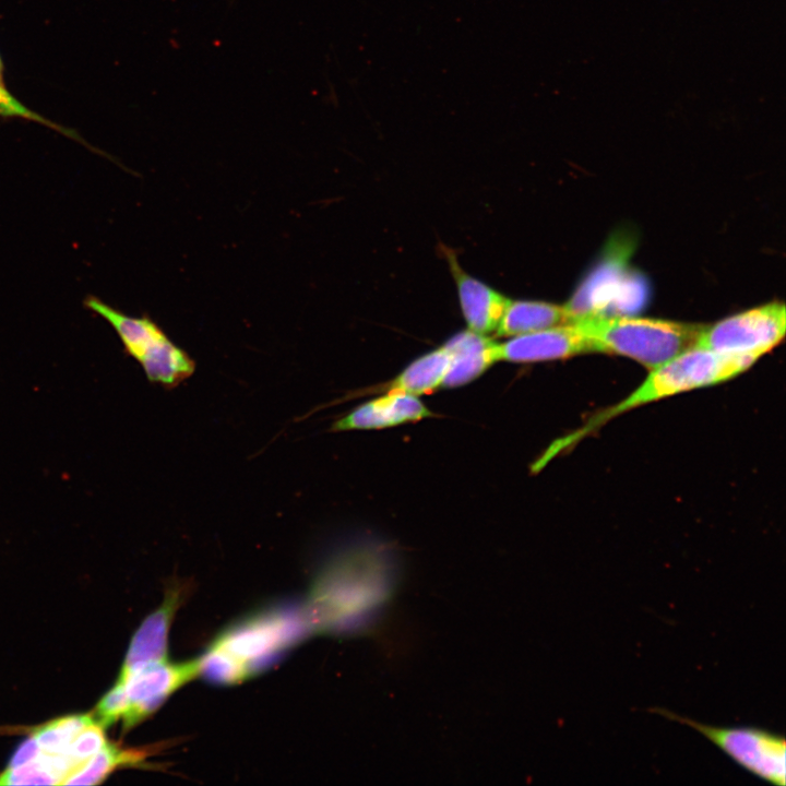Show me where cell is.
Listing matches in <instances>:
<instances>
[{"instance_id": "1", "label": "cell", "mask_w": 786, "mask_h": 786, "mask_svg": "<svg viewBox=\"0 0 786 786\" xmlns=\"http://www.w3.org/2000/svg\"><path fill=\"white\" fill-rule=\"evenodd\" d=\"M757 360L748 356L724 355L692 346L666 362L651 369L646 379L619 403L595 414L583 427L563 438L547 453L551 456L568 448L610 419L635 407L659 400L718 384L749 369Z\"/></svg>"}, {"instance_id": "2", "label": "cell", "mask_w": 786, "mask_h": 786, "mask_svg": "<svg viewBox=\"0 0 786 786\" xmlns=\"http://www.w3.org/2000/svg\"><path fill=\"white\" fill-rule=\"evenodd\" d=\"M587 336L595 353L629 357L653 369L695 346L704 324L587 313L573 321Z\"/></svg>"}, {"instance_id": "3", "label": "cell", "mask_w": 786, "mask_h": 786, "mask_svg": "<svg viewBox=\"0 0 786 786\" xmlns=\"http://www.w3.org/2000/svg\"><path fill=\"white\" fill-rule=\"evenodd\" d=\"M83 303L114 329L124 352L142 367L150 382L171 390L194 373L193 358L150 315H129L92 295Z\"/></svg>"}, {"instance_id": "4", "label": "cell", "mask_w": 786, "mask_h": 786, "mask_svg": "<svg viewBox=\"0 0 786 786\" xmlns=\"http://www.w3.org/2000/svg\"><path fill=\"white\" fill-rule=\"evenodd\" d=\"M311 628L295 611L269 610L235 623L213 642L236 658L251 677L297 643Z\"/></svg>"}, {"instance_id": "5", "label": "cell", "mask_w": 786, "mask_h": 786, "mask_svg": "<svg viewBox=\"0 0 786 786\" xmlns=\"http://www.w3.org/2000/svg\"><path fill=\"white\" fill-rule=\"evenodd\" d=\"M652 712L693 728L757 777L785 786L786 742L783 737L751 727H712L663 708H653Z\"/></svg>"}, {"instance_id": "6", "label": "cell", "mask_w": 786, "mask_h": 786, "mask_svg": "<svg viewBox=\"0 0 786 786\" xmlns=\"http://www.w3.org/2000/svg\"><path fill=\"white\" fill-rule=\"evenodd\" d=\"M785 332V306L774 301L706 325L696 345L758 360L783 341Z\"/></svg>"}, {"instance_id": "7", "label": "cell", "mask_w": 786, "mask_h": 786, "mask_svg": "<svg viewBox=\"0 0 786 786\" xmlns=\"http://www.w3.org/2000/svg\"><path fill=\"white\" fill-rule=\"evenodd\" d=\"M199 670V658L184 663H169L166 659L119 674L116 682L123 687L128 702L121 719L124 730L153 714L175 691L196 678Z\"/></svg>"}, {"instance_id": "8", "label": "cell", "mask_w": 786, "mask_h": 786, "mask_svg": "<svg viewBox=\"0 0 786 786\" xmlns=\"http://www.w3.org/2000/svg\"><path fill=\"white\" fill-rule=\"evenodd\" d=\"M595 353L591 340L575 322L509 337L499 343L500 361L538 362Z\"/></svg>"}, {"instance_id": "9", "label": "cell", "mask_w": 786, "mask_h": 786, "mask_svg": "<svg viewBox=\"0 0 786 786\" xmlns=\"http://www.w3.org/2000/svg\"><path fill=\"white\" fill-rule=\"evenodd\" d=\"M384 394L362 403L335 420L332 431L373 430L419 421L433 416L418 396L383 392Z\"/></svg>"}, {"instance_id": "10", "label": "cell", "mask_w": 786, "mask_h": 786, "mask_svg": "<svg viewBox=\"0 0 786 786\" xmlns=\"http://www.w3.org/2000/svg\"><path fill=\"white\" fill-rule=\"evenodd\" d=\"M183 595L182 585L174 584L167 590L162 605L144 619L134 633L120 674L167 659L169 629Z\"/></svg>"}, {"instance_id": "11", "label": "cell", "mask_w": 786, "mask_h": 786, "mask_svg": "<svg viewBox=\"0 0 786 786\" xmlns=\"http://www.w3.org/2000/svg\"><path fill=\"white\" fill-rule=\"evenodd\" d=\"M449 263L468 330L484 335L495 332L511 299L462 271L453 255Z\"/></svg>"}, {"instance_id": "12", "label": "cell", "mask_w": 786, "mask_h": 786, "mask_svg": "<svg viewBox=\"0 0 786 786\" xmlns=\"http://www.w3.org/2000/svg\"><path fill=\"white\" fill-rule=\"evenodd\" d=\"M444 345L450 352L451 360L442 388L465 385L500 361L499 343L488 335L471 330L456 333Z\"/></svg>"}, {"instance_id": "13", "label": "cell", "mask_w": 786, "mask_h": 786, "mask_svg": "<svg viewBox=\"0 0 786 786\" xmlns=\"http://www.w3.org/2000/svg\"><path fill=\"white\" fill-rule=\"evenodd\" d=\"M575 317L565 306L545 301L510 300L497 327L499 337H513L559 324L571 323Z\"/></svg>"}, {"instance_id": "14", "label": "cell", "mask_w": 786, "mask_h": 786, "mask_svg": "<svg viewBox=\"0 0 786 786\" xmlns=\"http://www.w3.org/2000/svg\"><path fill=\"white\" fill-rule=\"evenodd\" d=\"M450 352L442 346L413 360L394 379L381 386V392H397L415 396L442 388L450 368Z\"/></svg>"}, {"instance_id": "15", "label": "cell", "mask_w": 786, "mask_h": 786, "mask_svg": "<svg viewBox=\"0 0 786 786\" xmlns=\"http://www.w3.org/2000/svg\"><path fill=\"white\" fill-rule=\"evenodd\" d=\"M141 750L122 749L107 742L97 753L81 764L62 785H95L102 783L114 770L136 766L145 760Z\"/></svg>"}, {"instance_id": "16", "label": "cell", "mask_w": 786, "mask_h": 786, "mask_svg": "<svg viewBox=\"0 0 786 786\" xmlns=\"http://www.w3.org/2000/svg\"><path fill=\"white\" fill-rule=\"evenodd\" d=\"M95 720L93 714L68 715L35 728L31 735L36 739L41 752L64 753L75 736Z\"/></svg>"}, {"instance_id": "17", "label": "cell", "mask_w": 786, "mask_h": 786, "mask_svg": "<svg viewBox=\"0 0 786 786\" xmlns=\"http://www.w3.org/2000/svg\"><path fill=\"white\" fill-rule=\"evenodd\" d=\"M199 675L212 683L235 684L250 677L247 669L236 658L213 643L199 657Z\"/></svg>"}, {"instance_id": "18", "label": "cell", "mask_w": 786, "mask_h": 786, "mask_svg": "<svg viewBox=\"0 0 786 786\" xmlns=\"http://www.w3.org/2000/svg\"><path fill=\"white\" fill-rule=\"evenodd\" d=\"M0 785H59V781L38 755L23 765L7 767L0 773Z\"/></svg>"}, {"instance_id": "19", "label": "cell", "mask_w": 786, "mask_h": 786, "mask_svg": "<svg viewBox=\"0 0 786 786\" xmlns=\"http://www.w3.org/2000/svg\"><path fill=\"white\" fill-rule=\"evenodd\" d=\"M106 743L104 727L95 720L75 736L63 754L71 758L80 766Z\"/></svg>"}, {"instance_id": "20", "label": "cell", "mask_w": 786, "mask_h": 786, "mask_svg": "<svg viewBox=\"0 0 786 786\" xmlns=\"http://www.w3.org/2000/svg\"><path fill=\"white\" fill-rule=\"evenodd\" d=\"M41 750L36 739L31 735L24 740L13 753L8 767H15L35 760Z\"/></svg>"}, {"instance_id": "21", "label": "cell", "mask_w": 786, "mask_h": 786, "mask_svg": "<svg viewBox=\"0 0 786 786\" xmlns=\"http://www.w3.org/2000/svg\"><path fill=\"white\" fill-rule=\"evenodd\" d=\"M0 83H4L3 82V64L1 61V57H0Z\"/></svg>"}]
</instances>
